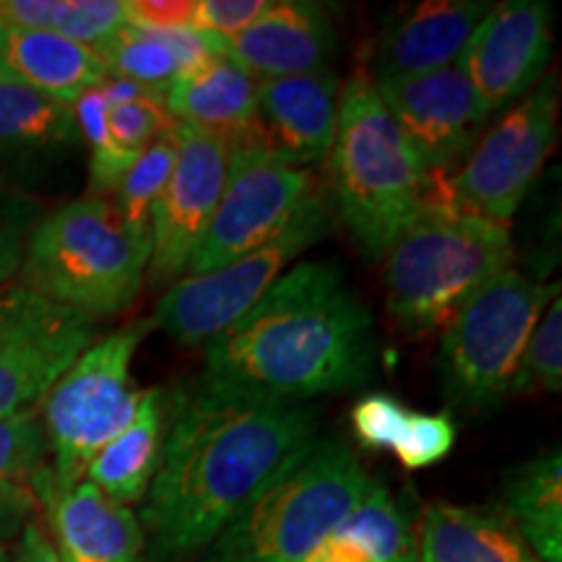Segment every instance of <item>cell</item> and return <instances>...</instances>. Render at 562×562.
Listing matches in <instances>:
<instances>
[{"instance_id": "obj_17", "label": "cell", "mask_w": 562, "mask_h": 562, "mask_svg": "<svg viewBox=\"0 0 562 562\" xmlns=\"http://www.w3.org/2000/svg\"><path fill=\"white\" fill-rule=\"evenodd\" d=\"M490 5L484 0H427L398 13L375 42L368 79H409L453 66Z\"/></svg>"}, {"instance_id": "obj_25", "label": "cell", "mask_w": 562, "mask_h": 562, "mask_svg": "<svg viewBox=\"0 0 562 562\" xmlns=\"http://www.w3.org/2000/svg\"><path fill=\"white\" fill-rule=\"evenodd\" d=\"M167 425V396L161 389H146L136 417L115 440L91 459L83 480L94 484L112 503L131 508L149 492L159 463Z\"/></svg>"}, {"instance_id": "obj_8", "label": "cell", "mask_w": 562, "mask_h": 562, "mask_svg": "<svg viewBox=\"0 0 562 562\" xmlns=\"http://www.w3.org/2000/svg\"><path fill=\"white\" fill-rule=\"evenodd\" d=\"M151 331L154 323L144 318L91 341L42 398L53 482L40 484L37 497L79 484L91 459L136 417L144 391L133 383L131 362Z\"/></svg>"}, {"instance_id": "obj_38", "label": "cell", "mask_w": 562, "mask_h": 562, "mask_svg": "<svg viewBox=\"0 0 562 562\" xmlns=\"http://www.w3.org/2000/svg\"><path fill=\"white\" fill-rule=\"evenodd\" d=\"M70 112H74L76 128H79V136L91 146V151L108 149L112 144L110 138V108L108 100H104L102 89H89L87 94H81L79 100L70 104Z\"/></svg>"}, {"instance_id": "obj_27", "label": "cell", "mask_w": 562, "mask_h": 562, "mask_svg": "<svg viewBox=\"0 0 562 562\" xmlns=\"http://www.w3.org/2000/svg\"><path fill=\"white\" fill-rule=\"evenodd\" d=\"M47 432L37 406L0 419V539L19 537L32 518L34 480L47 469Z\"/></svg>"}, {"instance_id": "obj_35", "label": "cell", "mask_w": 562, "mask_h": 562, "mask_svg": "<svg viewBox=\"0 0 562 562\" xmlns=\"http://www.w3.org/2000/svg\"><path fill=\"white\" fill-rule=\"evenodd\" d=\"M409 412L412 406L393 398L391 393H368L351 406V430H355L360 446L370 448V451H391Z\"/></svg>"}, {"instance_id": "obj_24", "label": "cell", "mask_w": 562, "mask_h": 562, "mask_svg": "<svg viewBox=\"0 0 562 562\" xmlns=\"http://www.w3.org/2000/svg\"><path fill=\"white\" fill-rule=\"evenodd\" d=\"M79 140L68 104L0 79V172L47 165Z\"/></svg>"}, {"instance_id": "obj_33", "label": "cell", "mask_w": 562, "mask_h": 562, "mask_svg": "<svg viewBox=\"0 0 562 562\" xmlns=\"http://www.w3.org/2000/svg\"><path fill=\"white\" fill-rule=\"evenodd\" d=\"M42 216L45 211L37 199L0 182V286L11 284L19 273L26 245Z\"/></svg>"}, {"instance_id": "obj_11", "label": "cell", "mask_w": 562, "mask_h": 562, "mask_svg": "<svg viewBox=\"0 0 562 562\" xmlns=\"http://www.w3.org/2000/svg\"><path fill=\"white\" fill-rule=\"evenodd\" d=\"M558 121L560 81L550 74L482 133L451 180L442 178L446 201L469 214L508 224L550 159Z\"/></svg>"}, {"instance_id": "obj_18", "label": "cell", "mask_w": 562, "mask_h": 562, "mask_svg": "<svg viewBox=\"0 0 562 562\" xmlns=\"http://www.w3.org/2000/svg\"><path fill=\"white\" fill-rule=\"evenodd\" d=\"M341 81L331 68L258 81V121L273 149L307 167L331 151Z\"/></svg>"}, {"instance_id": "obj_19", "label": "cell", "mask_w": 562, "mask_h": 562, "mask_svg": "<svg viewBox=\"0 0 562 562\" xmlns=\"http://www.w3.org/2000/svg\"><path fill=\"white\" fill-rule=\"evenodd\" d=\"M53 547L60 562H144V529L131 508L112 503L94 484L81 480L70 490L45 492Z\"/></svg>"}, {"instance_id": "obj_6", "label": "cell", "mask_w": 562, "mask_h": 562, "mask_svg": "<svg viewBox=\"0 0 562 562\" xmlns=\"http://www.w3.org/2000/svg\"><path fill=\"white\" fill-rule=\"evenodd\" d=\"M151 237L133 232L108 199L83 195L34 227L21 286L89 315H121L136 302L149 269Z\"/></svg>"}, {"instance_id": "obj_7", "label": "cell", "mask_w": 562, "mask_h": 562, "mask_svg": "<svg viewBox=\"0 0 562 562\" xmlns=\"http://www.w3.org/2000/svg\"><path fill=\"white\" fill-rule=\"evenodd\" d=\"M554 297L560 284L505 269L461 302L438 349L440 389L451 409L484 414L508 398L529 336Z\"/></svg>"}, {"instance_id": "obj_34", "label": "cell", "mask_w": 562, "mask_h": 562, "mask_svg": "<svg viewBox=\"0 0 562 562\" xmlns=\"http://www.w3.org/2000/svg\"><path fill=\"white\" fill-rule=\"evenodd\" d=\"M108 123L110 138L117 146L131 151H144L146 146H151L157 138L172 133L175 125H178L170 117V112L165 110V100L154 94L110 108Z\"/></svg>"}, {"instance_id": "obj_16", "label": "cell", "mask_w": 562, "mask_h": 562, "mask_svg": "<svg viewBox=\"0 0 562 562\" xmlns=\"http://www.w3.org/2000/svg\"><path fill=\"white\" fill-rule=\"evenodd\" d=\"M206 40L214 55L235 63L256 81L323 70L336 50L331 16L307 0H271L269 9L237 37Z\"/></svg>"}, {"instance_id": "obj_31", "label": "cell", "mask_w": 562, "mask_h": 562, "mask_svg": "<svg viewBox=\"0 0 562 562\" xmlns=\"http://www.w3.org/2000/svg\"><path fill=\"white\" fill-rule=\"evenodd\" d=\"M123 26V0H58L50 32L97 53Z\"/></svg>"}, {"instance_id": "obj_20", "label": "cell", "mask_w": 562, "mask_h": 562, "mask_svg": "<svg viewBox=\"0 0 562 562\" xmlns=\"http://www.w3.org/2000/svg\"><path fill=\"white\" fill-rule=\"evenodd\" d=\"M108 76L104 60L89 47L55 32L13 30L0 24V79L70 108Z\"/></svg>"}, {"instance_id": "obj_22", "label": "cell", "mask_w": 562, "mask_h": 562, "mask_svg": "<svg viewBox=\"0 0 562 562\" xmlns=\"http://www.w3.org/2000/svg\"><path fill=\"white\" fill-rule=\"evenodd\" d=\"M302 562H417V518L389 484L372 480L362 501Z\"/></svg>"}, {"instance_id": "obj_9", "label": "cell", "mask_w": 562, "mask_h": 562, "mask_svg": "<svg viewBox=\"0 0 562 562\" xmlns=\"http://www.w3.org/2000/svg\"><path fill=\"white\" fill-rule=\"evenodd\" d=\"M328 232V206L323 195L313 191L273 240L222 269L203 277H182L167 286L149 321L180 347H206L235 326L284 277L286 266L318 245Z\"/></svg>"}, {"instance_id": "obj_4", "label": "cell", "mask_w": 562, "mask_h": 562, "mask_svg": "<svg viewBox=\"0 0 562 562\" xmlns=\"http://www.w3.org/2000/svg\"><path fill=\"white\" fill-rule=\"evenodd\" d=\"M508 224L451 206L438 195L383 256V286L393 321L406 334H432L495 273L510 269Z\"/></svg>"}, {"instance_id": "obj_15", "label": "cell", "mask_w": 562, "mask_h": 562, "mask_svg": "<svg viewBox=\"0 0 562 562\" xmlns=\"http://www.w3.org/2000/svg\"><path fill=\"white\" fill-rule=\"evenodd\" d=\"M372 87L435 178L459 170L490 123L456 63L409 79L375 81Z\"/></svg>"}, {"instance_id": "obj_26", "label": "cell", "mask_w": 562, "mask_h": 562, "mask_svg": "<svg viewBox=\"0 0 562 562\" xmlns=\"http://www.w3.org/2000/svg\"><path fill=\"white\" fill-rule=\"evenodd\" d=\"M497 513L542 562H562V456L539 453L508 474Z\"/></svg>"}, {"instance_id": "obj_28", "label": "cell", "mask_w": 562, "mask_h": 562, "mask_svg": "<svg viewBox=\"0 0 562 562\" xmlns=\"http://www.w3.org/2000/svg\"><path fill=\"white\" fill-rule=\"evenodd\" d=\"M110 76L133 81L151 94L165 97L167 89L182 76L180 58L161 34L136 30L125 24L115 37L97 50Z\"/></svg>"}, {"instance_id": "obj_3", "label": "cell", "mask_w": 562, "mask_h": 562, "mask_svg": "<svg viewBox=\"0 0 562 562\" xmlns=\"http://www.w3.org/2000/svg\"><path fill=\"white\" fill-rule=\"evenodd\" d=\"M326 159L336 216L370 261H383L406 224L438 195L440 178L422 165L368 76L344 83Z\"/></svg>"}, {"instance_id": "obj_1", "label": "cell", "mask_w": 562, "mask_h": 562, "mask_svg": "<svg viewBox=\"0 0 562 562\" xmlns=\"http://www.w3.org/2000/svg\"><path fill=\"white\" fill-rule=\"evenodd\" d=\"M318 409L193 389L167 402L159 463L140 510L151 562L203 554L256 492L318 438Z\"/></svg>"}, {"instance_id": "obj_36", "label": "cell", "mask_w": 562, "mask_h": 562, "mask_svg": "<svg viewBox=\"0 0 562 562\" xmlns=\"http://www.w3.org/2000/svg\"><path fill=\"white\" fill-rule=\"evenodd\" d=\"M271 0H193L191 30L211 40H232L248 30Z\"/></svg>"}, {"instance_id": "obj_5", "label": "cell", "mask_w": 562, "mask_h": 562, "mask_svg": "<svg viewBox=\"0 0 562 562\" xmlns=\"http://www.w3.org/2000/svg\"><path fill=\"white\" fill-rule=\"evenodd\" d=\"M355 451L315 438L279 469L201 554V562H302L370 490Z\"/></svg>"}, {"instance_id": "obj_21", "label": "cell", "mask_w": 562, "mask_h": 562, "mask_svg": "<svg viewBox=\"0 0 562 562\" xmlns=\"http://www.w3.org/2000/svg\"><path fill=\"white\" fill-rule=\"evenodd\" d=\"M165 110L175 123L214 133L235 144L258 136V81L227 58H211L167 89Z\"/></svg>"}, {"instance_id": "obj_40", "label": "cell", "mask_w": 562, "mask_h": 562, "mask_svg": "<svg viewBox=\"0 0 562 562\" xmlns=\"http://www.w3.org/2000/svg\"><path fill=\"white\" fill-rule=\"evenodd\" d=\"M0 562H11V552H9V542L0 539Z\"/></svg>"}, {"instance_id": "obj_2", "label": "cell", "mask_w": 562, "mask_h": 562, "mask_svg": "<svg viewBox=\"0 0 562 562\" xmlns=\"http://www.w3.org/2000/svg\"><path fill=\"white\" fill-rule=\"evenodd\" d=\"M375 364V321L336 261L286 271L235 326L203 347L195 389L302 404L362 385Z\"/></svg>"}, {"instance_id": "obj_39", "label": "cell", "mask_w": 562, "mask_h": 562, "mask_svg": "<svg viewBox=\"0 0 562 562\" xmlns=\"http://www.w3.org/2000/svg\"><path fill=\"white\" fill-rule=\"evenodd\" d=\"M13 562H60L53 539L47 537L37 518H30L19 533V547Z\"/></svg>"}, {"instance_id": "obj_37", "label": "cell", "mask_w": 562, "mask_h": 562, "mask_svg": "<svg viewBox=\"0 0 562 562\" xmlns=\"http://www.w3.org/2000/svg\"><path fill=\"white\" fill-rule=\"evenodd\" d=\"M125 24L136 30L165 34L188 30L193 16V0H123Z\"/></svg>"}, {"instance_id": "obj_29", "label": "cell", "mask_w": 562, "mask_h": 562, "mask_svg": "<svg viewBox=\"0 0 562 562\" xmlns=\"http://www.w3.org/2000/svg\"><path fill=\"white\" fill-rule=\"evenodd\" d=\"M175 161H178V144H175L172 131L154 140L151 146H146L136 159V165L131 167L128 175L121 180V186H117L112 206L117 209L121 220L133 232L151 237L149 227L154 203H157L161 191H165L167 180H170L175 170Z\"/></svg>"}, {"instance_id": "obj_14", "label": "cell", "mask_w": 562, "mask_h": 562, "mask_svg": "<svg viewBox=\"0 0 562 562\" xmlns=\"http://www.w3.org/2000/svg\"><path fill=\"white\" fill-rule=\"evenodd\" d=\"M552 9L542 0L490 5L456 60L487 121L521 102L552 58Z\"/></svg>"}, {"instance_id": "obj_23", "label": "cell", "mask_w": 562, "mask_h": 562, "mask_svg": "<svg viewBox=\"0 0 562 562\" xmlns=\"http://www.w3.org/2000/svg\"><path fill=\"white\" fill-rule=\"evenodd\" d=\"M417 562H542L497 510L432 503L417 521Z\"/></svg>"}, {"instance_id": "obj_12", "label": "cell", "mask_w": 562, "mask_h": 562, "mask_svg": "<svg viewBox=\"0 0 562 562\" xmlns=\"http://www.w3.org/2000/svg\"><path fill=\"white\" fill-rule=\"evenodd\" d=\"M94 323L21 284L0 286V419L47 396L94 341Z\"/></svg>"}, {"instance_id": "obj_30", "label": "cell", "mask_w": 562, "mask_h": 562, "mask_svg": "<svg viewBox=\"0 0 562 562\" xmlns=\"http://www.w3.org/2000/svg\"><path fill=\"white\" fill-rule=\"evenodd\" d=\"M562 389V300L554 297L529 336L508 396H539Z\"/></svg>"}, {"instance_id": "obj_32", "label": "cell", "mask_w": 562, "mask_h": 562, "mask_svg": "<svg viewBox=\"0 0 562 562\" xmlns=\"http://www.w3.org/2000/svg\"><path fill=\"white\" fill-rule=\"evenodd\" d=\"M456 446V422L448 412H409L391 453L412 472L446 459Z\"/></svg>"}, {"instance_id": "obj_13", "label": "cell", "mask_w": 562, "mask_h": 562, "mask_svg": "<svg viewBox=\"0 0 562 562\" xmlns=\"http://www.w3.org/2000/svg\"><path fill=\"white\" fill-rule=\"evenodd\" d=\"M178 161L151 211V250L146 281L172 286L186 277L227 178L229 144L214 133L175 125Z\"/></svg>"}, {"instance_id": "obj_10", "label": "cell", "mask_w": 562, "mask_h": 562, "mask_svg": "<svg viewBox=\"0 0 562 562\" xmlns=\"http://www.w3.org/2000/svg\"><path fill=\"white\" fill-rule=\"evenodd\" d=\"M313 191L311 172L273 149L263 133L229 144L220 203L186 277L222 269L273 240Z\"/></svg>"}]
</instances>
